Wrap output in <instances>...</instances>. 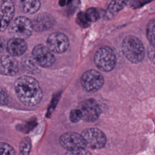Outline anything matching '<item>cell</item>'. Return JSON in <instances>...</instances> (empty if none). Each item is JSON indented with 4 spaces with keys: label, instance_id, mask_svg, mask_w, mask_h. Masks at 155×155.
I'll return each instance as SVG.
<instances>
[{
    "label": "cell",
    "instance_id": "cell-9",
    "mask_svg": "<svg viewBox=\"0 0 155 155\" xmlns=\"http://www.w3.org/2000/svg\"><path fill=\"white\" fill-rule=\"evenodd\" d=\"M47 47L52 53L57 54L63 53L69 47L68 38L62 33H52L47 39Z\"/></svg>",
    "mask_w": 155,
    "mask_h": 155
},
{
    "label": "cell",
    "instance_id": "cell-1",
    "mask_svg": "<svg viewBox=\"0 0 155 155\" xmlns=\"http://www.w3.org/2000/svg\"><path fill=\"white\" fill-rule=\"evenodd\" d=\"M15 90L21 102L27 107L37 105L43 97V93L39 82L30 76L18 78L15 82Z\"/></svg>",
    "mask_w": 155,
    "mask_h": 155
},
{
    "label": "cell",
    "instance_id": "cell-26",
    "mask_svg": "<svg viewBox=\"0 0 155 155\" xmlns=\"http://www.w3.org/2000/svg\"><path fill=\"white\" fill-rule=\"evenodd\" d=\"M5 47H6V43L4 38L0 36V53L4 51Z\"/></svg>",
    "mask_w": 155,
    "mask_h": 155
},
{
    "label": "cell",
    "instance_id": "cell-18",
    "mask_svg": "<svg viewBox=\"0 0 155 155\" xmlns=\"http://www.w3.org/2000/svg\"><path fill=\"white\" fill-rule=\"evenodd\" d=\"M31 149V141L29 137L23 139L20 143L19 155H28Z\"/></svg>",
    "mask_w": 155,
    "mask_h": 155
},
{
    "label": "cell",
    "instance_id": "cell-13",
    "mask_svg": "<svg viewBox=\"0 0 155 155\" xmlns=\"http://www.w3.org/2000/svg\"><path fill=\"white\" fill-rule=\"evenodd\" d=\"M5 49L9 55L13 57L23 55L27 50V45L24 39L12 38L6 43Z\"/></svg>",
    "mask_w": 155,
    "mask_h": 155
},
{
    "label": "cell",
    "instance_id": "cell-7",
    "mask_svg": "<svg viewBox=\"0 0 155 155\" xmlns=\"http://www.w3.org/2000/svg\"><path fill=\"white\" fill-rule=\"evenodd\" d=\"M82 113V119L86 122H94L101 113L100 105L93 99H88L82 101L78 108Z\"/></svg>",
    "mask_w": 155,
    "mask_h": 155
},
{
    "label": "cell",
    "instance_id": "cell-20",
    "mask_svg": "<svg viewBox=\"0 0 155 155\" xmlns=\"http://www.w3.org/2000/svg\"><path fill=\"white\" fill-rule=\"evenodd\" d=\"M85 15L90 22H94L100 18V13L99 10L94 7L89 8L87 10Z\"/></svg>",
    "mask_w": 155,
    "mask_h": 155
},
{
    "label": "cell",
    "instance_id": "cell-5",
    "mask_svg": "<svg viewBox=\"0 0 155 155\" xmlns=\"http://www.w3.org/2000/svg\"><path fill=\"white\" fill-rule=\"evenodd\" d=\"M81 135L85 147L92 150L102 148L106 143L107 137L102 131L96 128H89L83 130Z\"/></svg>",
    "mask_w": 155,
    "mask_h": 155
},
{
    "label": "cell",
    "instance_id": "cell-17",
    "mask_svg": "<svg viewBox=\"0 0 155 155\" xmlns=\"http://www.w3.org/2000/svg\"><path fill=\"white\" fill-rule=\"evenodd\" d=\"M22 68L27 72L35 74L39 71V66L31 54H27L23 57L21 61Z\"/></svg>",
    "mask_w": 155,
    "mask_h": 155
},
{
    "label": "cell",
    "instance_id": "cell-25",
    "mask_svg": "<svg viewBox=\"0 0 155 155\" xmlns=\"http://www.w3.org/2000/svg\"><path fill=\"white\" fill-rule=\"evenodd\" d=\"M8 101L7 93L2 88H0V106L5 105Z\"/></svg>",
    "mask_w": 155,
    "mask_h": 155
},
{
    "label": "cell",
    "instance_id": "cell-21",
    "mask_svg": "<svg viewBox=\"0 0 155 155\" xmlns=\"http://www.w3.org/2000/svg\"><path fill=\"white\" fill-rule=\"evenodd\" d=\"M15 149L10 145L0 142V155H15Z\"/></svg>",
    "mask_w": 155,
    "mask_h": 155
},
{
    "label": "cell",
    "instance_id": "cell-19",
    "mask_svg": "<svg viewBox=\"0 0 155 155\" xmlns=\"http://www.w3.org/2000/svg\"><path fill=\"white\" fill-rule=\"evenodd\" d=\"M154 19H152L148 24L147 29V36L151 45L154 47Z\"/></svg>",
    "mask_w": 155,
    "mask_h": 155
},
{
    "label": "cell",
    "instance_id": "cell-12",
    "mask_svg": "<svg viewBox=\"0 0 155 155\" xmlns=\"http://www.w3.org/2000/svg\"><path fill=\"white\" fill-rule=\"evenodd\" d=\"M19 71L18 62L10 55H0V74L14 76Z\"/></svg>",
    "mask_w": 155,
    "mask_h": 155
},
{
    "label": "cell",
    "instance_id": "cell-6",
    "mask_svg": "<svg viewBox=\"0 0 155 155\" xmlns=\"http://www.w3.org/2000/svg\"><path fill=\"white\" fill-rule=\"evenodd\" d=\"M81 83L85 91L94 93L102 87L104 84V78L99 71L94 69L88 70L81 76Z\"/></svg>",
    "mask_w": 155,
    "mask_h": 155
},
{
    "label": "cell",
    "instance_id": "cell-8",
    "mask_svg": "<svg viewBox=\"0 0 155 155\" xmlns=\"http://www.w3.org/2000/svg\"><path fill=\"white\" fill-rule=\"evenodd\" d=\"M31 55L39 66L44 68L51 67L55 61L53 53L47 46L41 44L33 48Z\"/></svg>",
    "mask_w": 155,
    "mask_h": 155
},
{
    "label": "cell",
    "instance_id": "cell-28",
    "mask_svg": "<svg viewBox=\"0 0 155 155\" xmlns=\"http://www.w3.org/2000/svg\"><path fill=\"white\" fill-rule=\"evenodd\" d=\"M65 4V0H59V4L61 6H64Z\"/></svg>",
    "mask_w": 155,
    "mask_h": 155
},
{
    "label": "cell",
    "instance_id": "cell-15",
    "mask_svg": "<svg viewBox=\"0 0 155 155\" xmlns=\"http://www.w3.org/2000/svg\"><path fill=\"white\" fill-rule=\"evenodd\" d=\"M134 0H113L108 6L105 12L107 18L111 19L128 5H132Z\"/></svg>",
    "mask_w": 155,
    "mask_h": 155
},
{
    "label": "cell",
    "instance_id": "cell-22",
    "mask_svg": "<svg viewBox=\"0 0 155 155\" xmlns=\"http://www.w3.org/2000/svg\"><path fill=\"white\" fill-rule=\"evenodd\" d=\"M76 19L79 25H81V27H82V28H86L88 27L91 23L88 21L85 15V13L83 12H80L79 13H78Z\"/></svg>",
    "mask_w": 155,
    "mask_h": 155
},
{
    "label": "cell",
    "instance_id": "cell-11",
    "mask_svg": "<svg viewBox=\"0 0 155 155\" xmlns=\"http://www.w3.org/2000/svg\"><path fill=\"white\" fill-rule=\"evenodd\" d=\"M15 13V5L12 0L0 1V32L4 31L13 20Z\"/></svg>",
    "mask_w": 155,
    "mask_h": 155
},
{
    "label": "cell",
    "instance_id": "cell-16",
    "mask_svg": "<svg viewBox=\"0 0 155 155\" xmlns=\"http://www.w3.org/2000/svg\"><path fill=\"white\" fill-rule=\"evenodd\" d=\"M20 10L25 14H35L41 7L40 0H20Z\"/></svg>",
    "mask_w": 155,
    "mask_h": 155
},
{
    "label": "cell",
    "instance_id": "cell-2",
    "mask_svg": "<svg viewBox=\"0 0 155 155\" xmlns=\"http://www.w3.org/2000/svg\"><path fill=\"white\" fill-rule=\"evenodd\" d=\"M122 50L125 58L131 63L137 64L144 59L145 53L144 45L135 36L129 35L124 39Z\"/></svg>",
    "mask_w": 155,
    "mask_h": 155
},
{
    "label": "cell",
    "instance_id": "cell-3",
    "mask_svg": "<svg viewBox=\"0 0 155 155\" xmlns=\"http://www.w3.org/2000/svg\"><path fill=\"white\" fill-rule=\"evenodd\" d=\"M94 62L99 70L108 72L115 67L116 56L110 47L103 46L96 51L94 56Z\"/></svg>",
    "mask_w": 155,
    "mask_h": 155
},
{
    "label": "cell",
    "instance_id": "cell-23",
    "mask_svg": "<svg viewBox=\"0 0 155 155\" xmlns=\"http://www.w3.org/2000/svg\"><path fill=\"white\" fill-rule=\"evenodd\" d=\"M70 119L71 122L76 123L82 119V114L79 109L72 110L70 113Z\"/></svg>",
    "mask_w": 155,
    "mask_h": 155
},
{
    "label": "cell",
    "instance_id": "cell-14",
    "mask_svg": "<svg viewBox=\"0 0 155 155\" xmlns=\"http://www.w3.org/2000/svg\"><path fill=\"white\" fill-rule=\"evenodd\" d=\"M54 22V19L50 15L42 13L35 16L31 23L34 31L42 32L50 29L53 25Z\"/></svg>",
    "mask_w": 155,
    "mask_h": 155
},
{
    "label": "cell",
    "instance_id": "cell-24",
    "mask_svg": "<svg viewBox=\"0 0 155 155\" xmlns=\"http://www.w3.org/2000/svg\"><path fill=\"white\" fill-rule=\"evenodd\" d=\"M65 155H91V154L85 148H81L73 150H67Z\"/></svg>",
    "mask_w": 155,
    "mask_h": 155
},
{
    "label": "cell",
    "instance_id": "cell-10",
    "mask_svg": "<svg viewBox=\"0 0 155 155\" xmlns=\"http://www.w3.org/2000/svg\"><path fill=\"white\" fill-rule=\"evenodd\" d=\"M60 145L67 150L85 148V142L81 135L76 132L69 131L64 133L59 137Z\"/></svg>",
    "mask_w": 155,
    "mask_h": 155
},
{
    "label": "cell",
    "instance_id": "cell-27",
    "mask_svg": "<svg viewBox=\"0 0 155 155\" xmlns=\"http://www.w3.org/2000/svg\"><path fill=\"white\" fill-rule=\"evenodd\" d=\"M148 57L150 56V61H151L153 63L154 62V47L153 46H152V48H150V52L148 51Z\"/></svg>",
    "mask_w": 155,
    "mask_h": 155
},
{
    "label": "cell",
    "instance_id": "cell-4",
    "mask_svg": "<svg viewBox=\"0 0 155 155\" xmlns=\"http://www.w3.org/2000/svg\"><path fill=\"white\" fill-rule=\"evenodd\" d=\"M7 28L8 33L13 38L22 39L28 38L33 31L31 21L24 16H18L12 20Z\"/></svg>",
    "mask_w": 155,
    "mask_h": 155
}]
</instances>
